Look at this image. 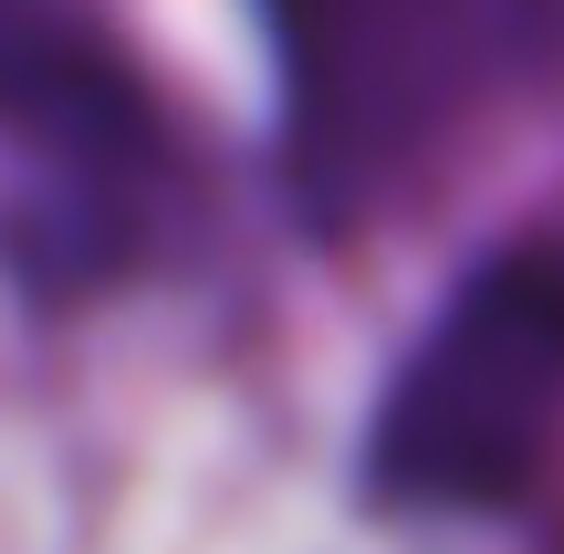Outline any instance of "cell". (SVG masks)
Masks as SVG:
<instances>
[{
  "label": "cell",
  "instance_id": "cell-1",
  "mask_svg": "<svg viewBox=\"0 0 564 554\" xmlns=\"http://www.w3.org/2000/svg\"><path fill=\"white\" fill-rule=\"evenodd\" d=\"M262 32L324 230L408 199L470 126L564 84V0H262Z\"/></svg>",
  "mask_w": 564,
  "mask_h": 554
},
{
  "label": "cell",
  "instance_id": "cell-2",
  "mask_svg": "<svg viewBox=\"0 0 564 554\" xmlns=\"http://www.w3.org/2000/svg\"><path fill=\"white\" fill-rule=\"evenodd\" d=\"M564 439V241H502L377 398L366 492L398 513H512Z\"/></svg>",
  "mask_w": 564,
  "mask_h": 554
},
{
  "label": "cell",
  "instance_id": "cell-3",
  "mask_svg": "<svg viewBox=\"0 0 564 554\" xmlns=\"http://www.w3.org/2000/svg\"><path fill=\"white\" fill-rule=\"evenodd\" d=\"M0 167L63 199L74 251L147 241V209L178 188V126L116 0H0Z\"/></svg>",
  "mask_w": 564,
  "mask_h": 554
}]
</instances>
